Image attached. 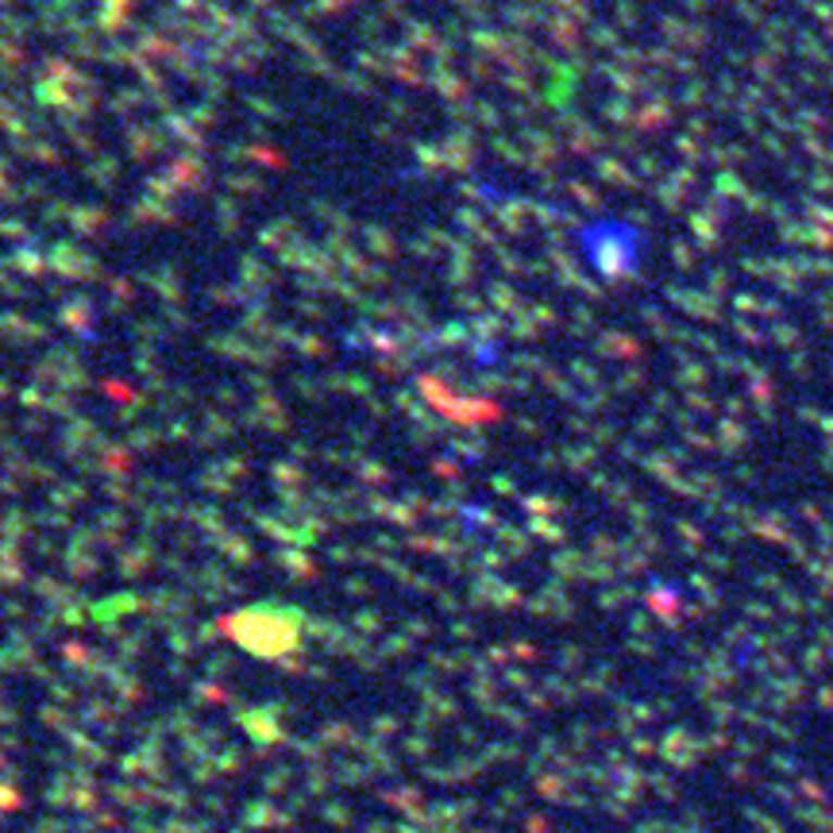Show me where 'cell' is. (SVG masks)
Instances as JSON below:
<instances>
[{
	"label": "cell",
	"mask_w": 833,
	"mask_h": 833,
	"mask_svg": "<svg viewBox=\"0 0 833 833\" xmlns=\"http://www.w3.org/2000/svg\"><path fill=\"white\" fill-rule=\"evenodd\" d=\"M583 251H587V263L602 274H621L637 266V232L625 228V224H590L583 232Z\"/></svg>",
	"instance_id": "1"
}]
</instances>
